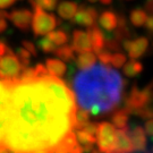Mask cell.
<instances>
[{"instance_id":"1","label":"cell","mask_w":153,"mask_h":153,"mask_svg":"<svg viewBox=\"0 0 153 153\" xmlns=\"http://www.w3.org/2000/svg\"><path fill=\"white\" fill-rule=\"evenodd\" d=\"M74 92L49 73L11 81L4 146L11 153H83L75 135Z\"/></svg>"},{"instance_id":"2","label":"cell","mask_w":153,"mask_h":153,"mask_svg":"<svg viewBox=\"0 0 153 153\" xmlns=\"http://www.w3.org/2000/svg\"><path fill=\"white\" fill-rule=\"evenodd\" d=\"M126 82L117 71L103 64L77 73L73 88L78 105L90 115L109 114L120 103Z\"/></svg>"},{"instance_id":"3","label":"cell","mask_w":153,"mask_h":153,"mask_svg":"<svg viewBox=\"0 0 153 153\" xmlns=\"http://www.w3.org/2000/svg\"><path fill=\"white\" fill-rule=\"evenodd\" d=\"M153 97L152 83H149L143 90H140L137 85H134L129 93L126 95L125 108L129 115H133L136 110L142 109L146 105H151Z\"/></svg>"},{"instance_id":"4","label":"cell","mask_w":153,"mask_h":153,"mask_svg":"<svg viewBox=\"0 0 153 153\" xmlns=\"http://www.w3.org/2000/svg\"><path fill=\"white\" fill-rule=\"evenodd\" d=\"M34 14H32V30L35 36H41L48 34L50 31L55 30L60 22L53 14H49L40 8L34 6Z\"/></svg>"},{"instance_id":"5","label":"cell","mask_w":153,"mask_h":153,"mask_svg":"<svg viewBox=\"0 0 153 153\" xmlns=\"http://www.w3.org/2000/svg\"><path fill=\"white\" fill-rule=\"evenodd\" d=\"M23 68L24 67L19 62L15 52L11 50L10 47H8L5 53L0 56V79H16Z\"/></svg>"},{"instance_id":"6","label":"cell","mask_w":153,"mask_h":153,"mask_svg":"<svg viewBox=\"0 0 153 153\" xmlns=\"http://www.w3.org/2000/svg\"><path fill=\"white\" fill-rule=\"evenodd\" d=\"M98 149L102 153H114L116 146V128L109 121L99 123L97 131Z\"/></svg>"},{"instance_id":"7","label":"cell","mask_w":153,"mask_h":153,"mask_svg":"<svg viewBox=\"0 0 153 153\" xmlns=\"http://www.w3.org/2000/svg\"><path fill=\"white\" fill-rule=\"evenodd\" d=\"M11 81L0 79V146H4V137L8 117V104L10 95Z\"/></svg>"},{"instance_id":"8","label":"cell","mask_w":153,"mask_h":153,"mask_svg":"<svg viewBox=\"0 0 153 153\" xmlns=\"http://www.w3.org/2000/svg\"><path fill=\"white\" fill-rule=\"evenodd\" d=\"M149 39L145 36H138L135 40H129L128 38L123 40L121 42V47L127 51L131 59H138L145 55V52L149 49Z\"/></svg>"},{"instance_id":"9","label":"cell","mask_w":153,"mask_h":153,"mask_svg":"<svg viewBox=\"0 0 153 153\" xmlns=\"http://www.w3.org/2000/svg\"><path fill=\"white\" fill-rule=\"evenodd\" d=\"M99 13L97 8L91 7V6L81 5V7L77 8L75 15L71 18V23L76 25H82L85 27H90L95 25L98 21Z\"/></svg>"},{"instance_id":"10","label":"cell","mask_w":153,"mask_h":153,"mask_svg":"<svg viewBox=\"0 0 153 153\" xmlns=\"http://www.w3.org/2000/svg\"><path fill=\"white\" fill-rule=\"evenodd\" d=\"M5 17L8 18L18 30L26 32L31 27L32 11L26 8H18L10 13H6Z\"/></svg>"},{"instance_id":"11","label":"cell","mask_w":153,"mask_h":153,"mask_svg":"<svg viewBox=\"0 0 153 153\" xmlns=\"http://www.w3.org/2000/svg\"><path fill=\"white\" fill-rule=\"evenodd\" d=\"M127 134L131 138L134 151H145L148 145L146 134L144 131V128L140 125H133L127 127Z\"/></svg>"},{"instance_id":"12","label":"cell","mask_w":153,"mask_h":153,"mask_svg":"<svg viewBox=\"0 0 153 153\" xmlns=\"http://www.w3.org/2000/svg\"><path fill=\"white\" fill-rule=\"evenodd\" d=\"M71 49L74 52H82L91 50V42L88 39V33L82 30H75L73 32V39H71Z\"/></svg>"},{"instance_id":"13","label":"cell","mask_w":153,"mask_h":153,"mask_svg":"<svg viewBox=\"0 0 153 153\" xmlns=\"http://www.w3.org/2000/svg\"><path fill=\"white\" fill-rule=\"evenodd\" d=\"M134 148L131 138L127 134V129H118L116 131V146L114 153H131Z\"/></svg>"},{"instance_id":"14","label":"cell","mask_w":153,"mask_h":153,"mask_svg":"<svg viewBox=\"0 0 153 153\" xmlns=\"http://www.w3.org/2000/svg\"><path fill=\"white\" fill-rule=\"evenodd\" d=\"M91 42V49H93L95 52H99L101 49L104 48V34L103 32L95 25L88 27L86 31Z\"/></svg>"},{"instance_id":"15","label":"cell","mask_w":153,"mask_h":153,"mask_svg":"<svg viewBox=\"0 0 153 153\" xmlns=\"http://www.w3.org/2000/svg\"><path fill=\"white\" fill-rule=\"evenodd\" d=\"M45 68L50 75L58 77V78H61L67 71L66 64L58 58H47L45 59Z\"/></svg>"},{"instance_id":"16","label":"cell","mask_w":153,"mask_h":153,"mask_svg":"<svg viewBox=\"0 0 153 153\" xmlns=\"http://www.w3.org/2000/svg\"><path fill=\"white\" fill-rule=\"evenodd\" d=\"M98 18L100 26L105 31H115V28L117 27L118 15L112 10L102 11L100 17H98Z\"/></svg>"},{"instance_id":"17","label":"cell","mask_w":153,"mask_h":153,"mask_svg":"<svg viewBox=\"0 0 153 153\" xmlns=\"http://www.w3.org/2000/svg\"><path fill=\"white\" fill-rule=\"evenodd\" d=\"M128 119H129V112L125 108L116 110L111 115V124L118 129H127Z\"/></svg>"},{"instance_id":"18","label":"cell","mask_w":153,"mask_h":153,"mask_svg":"<svg viewBox=\"0 0 153 153\" xmlns=\"http://www.w3.org/2000/svg\"><path fill=\"white\" fill-rule=\"evenodd\" d=\"M77 8H78V5L75 1L66 0V1H61L58 5L57 10H58V15L62 19H71L73 16L75 15Z\"/></svg>"},{"instance_id":"19","label":"cell","mask_w":153,"mask_h":153,"mask_svg":"<svg viewBox=\"0 0 153 153\" xmlns=\"http://www.w3.org/2000/svg\"><path fill=\"white\" fill-rule=\"evenodd\" d=\"M97 61V57L95 55L91 52V50L88 51H82V52H78V56L75 58V62L78 69H86L88 67H91L95 64Z\"/></svg>"},{"instance_id":"20","label":"cell","mask_w":153,"mask_h":153,"mask_svg":"<svg viewBox=\"0 0 153 153\" xmlns=\"http://www.w3.org/2000/svg\"><path fill=\"white\" fill-rule=\"evenodd\" d=\"M143 71V64L136 59H131L124 66V74L129 78L138 76Z\"/></svg>"},{"instance_id":"21","label":"cell","mask_w":153,"mask_h":153,"mask_svg":"<svg viewBox=\"0 0 153 153\" xmlns=\"http://www.w3.org/2000/svg\"><path fill=\"white\" fill-rule=\"evenodd\" d=\"M148 13L143 8H135L131 11L129 14V21H131V25L135 27H142L144 23L146 21L148 17Z\"/></svg>"},{"instance_id":"22","label":"cell","mask_w":153,"mask_h":153,"mask_svg":"<svg viewBox=\"0 0 153 153\" xmlns=\"http://www.w3.org/2000/svg\"><path fill=\"white\" fill-rule=\"evenodd\" d=\"M56 56L62 61H67V62H71L75 60V52L71 49V45L67 44H62L59 48H56L55 50Z\"/></svg>"},{"instance_id":"23","label":"cell","mask_w":153,"mask_h":153,"mask_svg":"<svg viewBox=\"0 0 153 153\" xmlns=\"http://www.w3.org/2000/svg\"><path fill=\"white\" fill-rule=\"evenodd\" d=\"M47 35V38L50 39L56 45H62V44H66L68 42V34L65 32V31H62V30H52V31H50L48 34H45Z\"/></svg>"},{"instance_id":"24","label":"cell","mask_w":153,"mask_h":153,"mask_svg":"<svg viewBox=\"0 0 153 153\" xmlns=\"http://www.w3.org/2000/svg\"><path fill=\"white\" fill-rule=\"evenodd\" d=\"M75 135H76V140L77 142H79V145L82 146V148H85V146H91L93 145L95 141H97V138L94 135H91V134H88L86 131H84L83 129H77V131L75 133Z\"/></svg>"},{"instance_id":"25","label":"cell","mask_w":153,"mask_h":153,"mask_svg":"<svg viewBox=\"0 0 153 153\" xmlns=\"http://www.w3.org/2000/svg\"><path fill=\"white\" fill-rule=\"evenodd\" d=\"M90 112L84 109L76 110L75 114V129H79L85 123L90 120Z\"/></svg>"},{"instance_id":"26","label":"cell","mask_w":153,"mask_h":153,"mask_svg":"<svg viewBox=\"0 0 153 153\" xmlns=\"http://www.w3.org/2000/svg\"><path fill=\"white\" fill-rule=\"evenodd\" d=\"M38 47L40 49L42 50L43 52L45 53H50V52H55L56 48H57V45H56L50 39H48L47 36L43 39H41V40H39L38 42Z\"/></svg>"},{"instance_id":"27","label":"cell","mask_w":153,"mask_h":153,"mask_svg":"<svg viewBox=\"0 0 153 153\" xmlns=\"http://www.w3.org/2000/svg\"><path fill=\"white\" fill-rule=\"evenodd\" d=\"M15 55L17 56L18 60L23 65L24 68L30 65V62H31V53L25 48H18L17 49V53H15Z\"/></svg>"},{"instance_id":"28","label":"cell","mask_w":153,"mask_h":153,"mask_svg":"<svg viewBox=\"0 0 153 153\" xmlns=\"http://www.w3.org/2000/svg\"><path fill=\"white\" fill-rule=\"evenodd\" d=\"M126 60H127V58H126V56L124 53H121L120 51H117L115 52L114 55H111V59H110V64L114 66L115 68H120L123 66L125 65Z\"/></svg>"},{"instance_id":"29","label":"cell","mask_w":153,"mask_h":153,"mask_svg":"<svg viewBox=\"0 0 153 153\" xmlns=\"http://www.w3.org/2000/svg\"><path fill=\"white\" fill-rule=\"evenodd\" d=\"M30 4L34 7H40L42 9H47V10H53L56 8L57 4L53 2L52 0H30Z\"/></svg>"},{"instance_id":"30","label":"cell","mask_w":153,"mask_h":153,"mask_svg":"<svg viewBox=\"0 0 153 153\" xmlns=\"http://www.w3.org/2000/svg\"><path fill=\"white\" fill-rule=\"evenodd\" d=\"M98 126H99V123H94V121L88 120V123H85L79 129H83L84 131H86V133L91 134V135H97Z\"/></svg>"},{"instance_id":"31","label":"cell","mask_w":153,"mask_h":153,"mask_svg":"<svg viewBox=\"0 0 153 153\" xmlns=\"http://www.w3.org/2000/svg\"><path fill=\"white\" fill-rule=\"evenodd\" d=\"M99 57V60L101 61L103 65H108L110 64V59H111V52L108 49H101L99 52H97Z\"/></svg>"},{"instance_id":"32","label":"cell","mask_w":153,"mask_h":153,"mask_svg":"<svg viewBox=\"0 0 153 153\" xmlns=\"http://www.w3.org/2000/svg\"><path fill=\"white\" fill-rule=\"evenodd\" d=\"M22 44L23 48H25L32 56H34V57L38 56V50H36V47L33 42L28 41V40H24V41H22Z\"/></svg>"},{"instance_id":"33","label":"cell","mask_w":153,"mask_h":153,"mask_svg":"<svg viewBox=\"0 0 153 153\" xmlns=\"http://www.w3.org/2000/svg\"><path fill=\"white\" fill-rule=\"evenodd\" d=\"M143 26L146 28L149 35H151V34H152V31H153V17H152V14H149V15H148V17H146V21H145V23H144V25H143Z\"/></svg>"},{"instance_id":"34","label":"cell","mask_w":153,"mask_h":153,"mask_svg":"<svg viewBox=\"0 0 153 153\" xmlns=\"http://www.w3.org/2000/svg\"><path fill=\"white\" fill-rule=\"evenodd\" d=\"M144 131L145 134L148 135L149 137H152V133H153V121L151 118L146 119L145 124H144Z\"/></svg>"},{"instance_id":"35","label":"cell","mask_w":153,"mask_h":153,"mask_svg":"<svg viewBox=\"0 0 153 153\" xmlns=\"http://www.w3.org/2000/svg\"><path fill=\"white\" fill-rule=\"evenodd\" d=\"M16 0H0V9H6L14 5Z\"/></svg>"},{"instance_id":"36","label":"cell","mask_w":153,"mask_h":153,"mask_svg":"<svg viewBox=\"0 0 153 153\" xmlns=\"http://www.w3.org/2000/svg\"><path fill=\"white\" fill-rule=\"evenodd\" d=\"M7 21H6L5 16H0V34L4 33L7 30Z\"/></svg>"},{"instance_id":"37","label":"cell","mask_w":153,"mask_h":153,"mask_svg":"<svg viewBox=\"0 0 153 153\" xmlns=\"http://www.w3.org/2000/svg\"><path fill=\"white\" fill-rule=\"evenodd\" d=\"M8 44L5 42V40H0V56L4 55L6 51H7V49H8Z\"/></svg>"},{"instance_id":"38","label":"cell","mask_w":153,"mask_h":153,"mask_svg":"<svg viewBox=\"0 0 153 153\" xmlns=\"http://www.w3.org/2000/svg\"><path fill=\"white\" fill-rule=\"evenodd\" d=\"M148 14H152L153 11V0H146V4H145V8H144Z\"/></svg>"},{"instance_id":"39","label":"cell","mask_w":153,"mask_h":153,"mask_svg":"<svg viewBox=\"0 0 153 153\" xmlns=\"http://www.w3.org/2000/svg\"><path fill=\"white\" fill-rule=\"evenodd\" d=\"M100 2H101L102 5H110V4L112 2V0H100Z\"/></svg>"},{"instance_id":"40","label":"cell","mask_w":153,"mask_h":153,"mask_svg":"<svg viewBox=\"0 0 153 153\" xmlns=\"http://www.w3.org/2000/svg\"><path fill=\"white\" fill-rule=\"evenodd\" d=\"M88 2H92V4H94V2H97V1H98V0H88Z\"/></svg>"},{"instance_id":"41","label":"cell","mask_w":153,"mask_h":153,"mask_svg":"<svg viewBox=\"0 0 153 153\" xmlns=\"http://www.w3.org/2000/svg\"><path fill=\"white\" fill-rule=\"evenodd\" d=\"M0 16H5V11H0Z\"/></svg>"},{"instance_id":"42","label":"cell","mask_w":153,"mask_h":153,"mask_svg":"<svg viewBox=\"0 0 153 153\" xmlns=\"http://www.w3.org/2000/svg\"><path fill=\"white\" fill-rule=\"evenodd\" d=\"M52 1H53V2H56V4H58V2H59V0H52Z\"/></svg>"},{"instance_id":"43","label":"cell","mask_w":153,"mask_h":153,"mask_svg":"<svg viewBox=\"0 0 153 153\" xmlns=\"http://www.w3.org/2000/svg\"><path fill=\"white\" fill-rule=\"evenodd\" d=\"M91 153H99V152H97V150H93V151Z\"/></svg>"},{"instance_id":"44","label":"cell","mask_w":153,"mask_h":153,"mask_svg":"<svg viewBox=\"0 0 153 153\" xmlns=\"http://www.w3.org/2000/svg\"><path fill=\"white\" fill-rule=\"evenodd\" d=\"M127 1H131V0H127Z\"/></svg>"}]
</instances>
